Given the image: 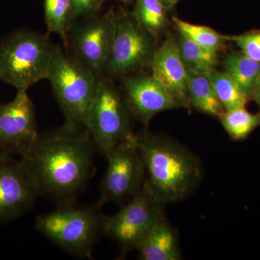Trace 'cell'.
I'll return each mask as SVG.
<instances>
[{
    "mask_svg": "<svg viewBox=\"0 0 260 260\" xmlns=\"http://www.w3.org/2000/svg\"><path fill=\"white\" fill-rule=\"evenodd\" d=\"M218 119L231 139L235 141L246 139L260 126V112L251 114L245 107L224 111Z\"/></svg>",
    "mask_w": 260,
    "mask_h": 260,
    "instance_id": "cell-20",
    "label": "cell"
},
{
    "mask_svg": "<svg viewBox=\"0 0 260 260\" xmlns=\"http://www.w3.org/2000/svg\"><path fill=\"white\" fill-rule=\"evenodd\" d=\"M54 46L47 35L28 29L7 34L0 40V80L17 91H28L47 80Z\"/></svg>",
    "mask_w": 260,
    "mask_h": 260,
    "instance_id": "cell-3",
    "label": "cell"
},
{
    "mask_svg": "<svg viewBox=\"0 0 260 260\" xmlns=\"http://www.w3.org/2000/svg\"><path fill=\"white\" fill-rule=\"evenodd\" d=\"M224 72L235 80L251 99L260 74V62L242 51H232L224 59Z\"/></svg>",
    "mask_w": 260,
    "mask_h": 260,
    "instance_id": "cell-17",
    "label": "cell"
},
{
    "mask_svg": "<svg viewBox=\"0 0 260 260\" xmlns=\"http://www.w3.org/2000/svg\"><path fill=\"white\" fill-rule=\"evenodd\" d=\"M172 22L178 32L210 50L216 52L223 50L229 42V36L223 35L209 27L188 23L177 17H173Z\"/></svg>",
    "mask_w": 260,
    "mask_h": 260,
    "instance_id": "cell-23",
    "label": "cell"
},
{
    "mask_svg": "<svg viewBox=\"0 0 260 260\" xmlns=\"http://www.w3.org/2000/svg\"><path fill=\"white\" fill-rule=\"evenodd\" d=\"M179 1V0H162V3L166 5L168 10L174 8Z\"/></svg>",
    "mask_w": 260,
    "mask_h": 260,
    "instance_id": "cell-27",
    "label": "cell"
},
{
    "mask_svg": "<svg viewBox=\"0 0 260 260\" xmlns=\"http://www.w3.org/2000/svg\"><path fill=\"white\" fill-rule=\"evenodd\" d=\"M134 119L123 91L113 83L112 78L101 77L89 109L86 129L106 158L133 134Z\"/></svg>",
    "mask_w": 260,
    "mask_h": 260,
    "instance_id": "cell-6",
    "label": "cell"
},
{
    "mask_svg": "<svg viewBox=\"0 0 260 260\" xmlns=\"http://www.w3.org/2000/svg\"><path fill=\"white\" fill-rule=\"evenodd\" d=\"M165 204L143 184L138 194L114 215L103 218L102 232L123 251L137 249L160 219Z\"/></svg>",
    "mask_w": 260,
    "mask_h": 260,
    "instance_id": "cell-7",
    "label": "cell"
},
{
    "mask_svg": "<svg viewBox=\"0 0 260 260\" xmlns=\"http://www.w3.org/2000/svg\"><path fill=\"white\" fill-rule=\"evenodd\" d=\"M210 75L217 96L224 110L245 107L247 102L251 100L235 80L225 72L215 70Z\"/></svg>",
    "mask_w": 260,
    "mask_h": 260,
    "instance_id": "cell-22",
    "label": "cell"
},
{
    "mask_svg": "<svg viewBox=\"0 0 260 260\" xmlns=\"http://www.w3.org/2000/svg\"><path fill=\"white\" fill-rule=\"evenodd\" d=\"M75 21L96 14L104 0H71Z\"/></svg>",
    "mask_w": 260,
    "mask_h": 260,
    "instance_id": "cell-25",
    "label": "cell"
},
{
    "mask_svg": "<svg viewBox=\"0 0 260 260\" xmlns=\"http://www.w3.org/2000/svg\"><path fill=\"white\" fill-rule=\"evenodd\" d=\"M251 99H252V100L256 102L260 109V74L259 77H258L257 80H256Z\"/></svg>",
    "mask_w": 260,
    "mask_h": 260,
    "instance_id": "cell-26",
    "label": "cell"
},
{
    "mask_svg": "<svg viewBox=\"0 0 260 260\" xmlns=\"http://www.w3.org/2000/svg\"><path fill=\"white\" fill-rule=\"evenodd\" d=\"M229 42H234L251 59L260 62V30H251L240 35L229 36Z\"/></svg>",
    "mask_w": 260,
    "mask_h": 260,
    "instance_id": "cell-24",
    "label": "cell"
},
{
    "mask_svg": "<svg viewBox=\"0 0 260 260\" xmlns=\"http://www.w3.org/2000/svg\"><path fill=\"white\" fill-rule=\"evenodd\" d=\"M39 196L20 158L0 154V223L21 216Z\"/></svg>",
    "mask_w": 260,
    "mask_h": 260,
    "instance_id": "cell-12",
    "label": "cell"
},
{
    "mask_svg": "<svg viewBox=\"0 0 260 260\" xmlns=\"http://www.w3.org/2000/svg\"><path fill=\"white\" fill-rule=\"evenodd\" d=\"M101 77L54 46L47 80L61 112L65 125L86 129L89 109Z\"/></svg>",
    "mask_w": 260,
    "mask_h": 260,
    "instance_id": "cell-4",
    "label": "cell"
},
{
    "mask_svg": "<svg viewBox=\"0 0 260 260\" xmlns=\"http://www.w3.org/2000/svg\"><path fill=\"white\" fill-rule=\"evenodd\" d=\"M116 12L96 14L77 20L70 29L65 47L80 64L102 77L112 52Z\"/></svg>",
    "mask_w": 260,
    "mask_h": 260,
    "instance_id": "cell-8",
    "label": "cell"
},
{
    "mask_svg": "<svg viewBox=\"0 0 260 260\" xmlns=\"http://www.w3.org/2000/svg\"><path fill=\"white\" fill-rule=\"evenodd\" d=\"M210 74L188 70V95L191 107L207 115L218 118L225 110L217 96Z\"/></svg>",
    "mask_w": 260,
    "mask_h": 260,
    "instance_id": "cell-16",
    "label": "cell"
},
{
    "mask_svg": "<svg viewBox=\"0 0 260 260\" xmlns=\"http://www.w3.org/2000/svg\"><path fill=\"white\" fill-rule=\"evenodd\" d=\"M155 42L133 13H116L112 52L102 77L112 78L150 67L157 48Z\"/></svg>",
    "mask_w": 260,
    "mask_h": 260,
    "instance_id": "cell-9",
    "label": "cell"
},
{
    "mask_svg": "<svg viewBox=\"0 0 260 260\" xmlns=\"http://www.w3.org/2000/svg\"><path fill=\"white\" fill-rule=\"evenodd\" d=\"M136 250L142 260L182 259L177 233L165 217L159 220Z\"/></svg>",
    "mask_w": 260,
    "mask_h": 260,
    "instance_id": "cell-15",
    "label": "cell"
},
{
    "mask_svg": "<svg viewBox=\"0 0 260 260\" xmlns=\"http://www.w3.org/2000/svg\"><path fill=\"white\" fill-rule=\"evenodd\" d=\"M35 109L27 91L0 104V154L21 157L39 137Z\"/></svg>",
    "mask_w": 260,
    "mask_h": 260,
    "instance_id": "cell-11",
    "label": "cell"
},
{
    "mask_svg": "<svg viewBox=\"0 0 260 260\" xmlns=\"http://www.w3.org/2000/svg\"><path fill=\"white\" fill-rule=\"evenodd\" d=\"M108 167L101 186V204L121 203L138 194L145 181V169L134 133L107 157Z\"/></svg>",
    "mask_w": 260,
    "mask_h": 260,
    "instance_id": "cell-10",
    "label": "cell"
},
{
    "mask_svg": "<svg viewBox=\"0 0 260 260\" xmlns=\"http://www.w3.org/2000/svg\"><path fill=\"white\" fill-rule=\"evenodd\" d=\"M95 148L88 130L64 124L39 135L20 160L39 195L67 204L92 177Z\"/></svg>",
    "mask_w": 260,
    "mask_h": 260,
    "instance_id": "cell-1",
    "label": "cell"
},
{
    "mask_svg": "<svg viewBox=\"0 0 260 260\" xmlns=\"http://www.w3.org/2000/svg\"><path fill=\"white\" fill-rule=\"evenodd\" d=\"M59 205L51 213L38 215L35 229L72 255L90 257L99 234H103L104 216L92 208L74 203Z\"/></svg>",
    "mask_w": 260,
    "mask_h": 260,
    "instance_id": "cell-5",
    "label": "cell"
},
{
    "mask_svg": "<svg viewBox=\"0 0 260 260\" xmlns=\"http://www.w3.org/2000/svg\"><path fill=\"white\" fill-rule=\"evenodd\" d=\"M104 2L106 1V0H104ZM117 1L121 2V3H126V4H129V3H131L133 1V0H117Z\"/></svg>",
    "mask_w": 260,
    "mask_h": 260,
    "instance_id": "cell-28",
    "label": "cell"
},
{
    "mask_svg": "<svg viewBox=\"0 0 260 260\" xmlns=\"http://www.w3.org/2000/svg\"><path fill=\"white\" fill-rule=\"evenodd\" d=\"M167 10L162 0H136L133 14L140 25L157 39L169 25Z\"/></svg>",
    "mask_w": 260,
    "mask_h": 260,
    "instance_id": "cell-19",
    "label": "cell"
},
{
    "mask_svg": "<svg viewBox=\"0 0 260 260\" xmlns=\"http://www.w3.org/2000/svg\"><path fill=\"white\" fill-rule=\"evenodd\" d=\"M123 93L135 119L145 126L159 113L181 108L152 75L126 77L123 81Z\"/></svg>",
    "mask_w": 260,
    "mask_h": 260,
    "instance_id": "cell-13",
    "label": "cell"
},
{
    "mask_svg": "<svg viewBox=\"0 0 260 260\" xmlns=\"http://www.w3.org/2000/svg\"><path fill=\"white\" fill-rule=\"evenodd\" d=\"M150 67L152 75L162 83L180 107L190 110L188 70L181 59L176 38L169 36L157 47Z\"/></svg>",
    "mask_w": 260,
    "mask_h": 260,
    "instance_id": "cell-14",
    "label": "cell"
},
{
    "mask_svg": "<svg viewBox=\"0 0 260 260\" xmlns=\"http://www.w3.org/2000/svg\"><path fill=\"white\" fill-rule=\"evenodd\" d=\"M144 184L164 204L189 198L203 180L199 158L177 140L145 131L138 135Z\"/></svg>",
    "mask_w": 260,
    "mask_h": 260,
    "instance_id": "cell-2",
    "label": "cell"
},
{
    "mask_svg": "<svg viewBox=\"0 0 260 260\" xmlns=\"http://www.w3.org/2000/svg\"><path fill=\"white\" fill-rule=\"evenodd\" d=\"M44 16L48 31L58 34L65 44L75 22L71 0H44Z\"/></svg>",
    "mask_w": 260,
    "mask_h": 260,
    "instance_id": "cell-21",
    "label": "cell"
},
{
    "mask_svg": "<svg viewBox=\"0 0 260 260\" xmlns=\"http://www.w3.org/2000/svg\"><path fill=\"white\" fill-rule=\"evenodd\" d=\"M178 46L181 59L187 70L198 73L210 74L216 70L218 56L216 51L210 50L179 32Z\"/></svg>",
    "mask_w": 260,
    "mask_h": 260,
    "instance_id": "cell-18",
    "label": "cell"
}]
</instances>
